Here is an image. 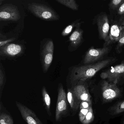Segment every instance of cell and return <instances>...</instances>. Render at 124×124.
I'll use <instances>...</instances> for the list:
<instances>
[{"label": "cell", "instance_id": "cell-1", "mask_svg": "<svg viewBox=\"0 0 124 124\" xmlns=\"http://www.w3.org/2000/svg\"><path fill=\"white\" fill-rule=\"evenodd\" d=\"M117 60L116 57H109L96 63L74 67L70 75L72 87L78 83L86 82L100 70L114 63Z\"/></svg>", "mask_w": 124, "mask_h": 124}, {"label": "cell", "instance_id": "cell-2", "mask_svg": "<svg viewBox=\"0 0 124 124\" xmlns=\"http://www.w3.org/2000/svg\"><path fill=\"white\" fill-rule=\"evenodd\" d=\"M93 23L96 24L97 26L99 38L104 41L103 46H109V34L110 26L106 13L101 12L97 14L93 20Z\"/></svg>", "mask_w": 124, "mask_h": 124}, {"label": "cell", "instance_id": "cell-3", "mask_svg": "<svg viewBox=\"0 0 124 124\" xmlns=\"http://www.w3.org/2000/svg\"><path fill=\"white\" fill-rule=\"evenodd\" d=\"M28 9L35 16L42 20L55 21L59 19V15L53 10L43 4L31 3L28 6Z\"/></svg>", "mask_w": 124, "mask_h": 124}, {"label": "cell", "instance_id": "cell-4", "mask_svg": "<svg viewBox=\"0 0 124 124\" xmlns=\"http://www.w3.org/2000/svg\"><path fill=\"white\" fill-rule=\"evenodd\" d=\"M112 49L111 46L95 48L91 46L85 52L83 61V64L96 63L104 60Z\"/></svg>", "mask_w": 124, "mask_h": 124}, {"label": "cell", "instance_id": "cell-5", "mask_svg": "<svg viewBox=\"0 0 124 124\" xmlns=\"http://www.w3.org/2000/svg\"><path fill=\"white\" fill-rule=\"evenodd\" d=\"M101 85L103 101L104 103L112 101L121 95V91L116 84L103 80Z\"/></svg>", "mask_w": 124, "mask_h": 124}, {"label": "cell", "instance_id": "cell-6", "mask_svg": "<svg viewBox=\"0 0 124 124\" xmlns=\"http://www.w3.org/2000/svg\"><path fill=\"white\" fill-rule=\"evenodd\" d=\"M68 102L67 94L62 84H59L55 111V119L59 121L68 112Z\"/></svg>", "mask_w": 124, "mask_h": 124}, {"label": "cell", "instance_id": "cell-7", "mask_svg": "<svg viewBox=\"0 0 124 124\" xmlns=\"http://www.w3.org/2000/svg\"><path fill=\"white\" fill-rule=\"evenodd\" d=\"M105 72L108 82L117 85L120 84L124 81V60L120 64L109 67Z\"/></svg>", "mask_w": 124, "mask_h": 124}, {"label": "cell", "instance_id": "cell-8", "mask_svg": "<svg viewBox=\"0 0 124 124\" xmlns=\"http://www.w3.org/2000/svg\"><path fill=\"white\" fill-rule=\"evenodd\" d=\"M54 45L51 40H47L43 47L41 56L43 71L46 72L50 66L53 58Z\"/></svg>", "mask_w": 124, "mask_h": 124}, {"label": "cell", "instance_id": "cell-9", "mask_svg": "<svg viewBox=\"0 0 124 124\" xmlns=\"http://www.w3.org/2000/svg\"><path fill=\"white\" fill-rule=\"evenodd\" d=\"M20 18L18 8L12 4H5L0 8V20L16 21Z\"/></svg>", "mask_w": 124, "mask_h": 124}, {"label": "cell", "instance_id": "cell-10", "mask_svg": "<svg viewBox=\"0 0 124 124\" xmlns=\"http://www.w3.org/2000/svg\"><path fill=\"white\" fill-rule=\"evenodd\" d=\"M16 104L23 119L27 124H43L33 111L18 101H16Z\"/></svg>", "mask_w": 124, "mask_h": 124}, {"label": "cell", "instance_id": "cell-11", "mask_svg": "<svg viewBox=\"0 0 124 124\" xmlns=\"http://www.w3.org/2000/svg\"><path fill=\"white\" fill-rule=\"evenodd\" d=\"M72 88L80 101L92 102L91 96L89 93L86 82L78 83Z\"/></svg>", "mask_w": 124, "mask_h": 124}, {"label": "cell", "instance_id": "cell-12", "mask_svg": "<svg viewBox=\"0 0 124 124\" xmlns=\"http://www.w3.org/2000/svg\"><path fill=\"white\" fill-rule=\"evenodd\" d=\"M23 47L18 44L10 43L0 47L1 56L14 57L20 55L23 52Z\"/></svg>", "mask_w": 124, "mask_h": 124}, {"label": "cell", "instance_id": "cell-13", "mask_svg": "<svg viewBox=\"0 0 124 124\" xmlns=\"http://www.w3.org/2000/svg\"><path fill=\"white\" fill-rule=\"evenodd\" d=\"M82 22H79L75 27V29L69 38L70 45L74 48H77L83 41V31L80 28Z\"/></svg>", "mask_w": 124, "mask_h": 124}, {"label": "cell", "instance_id": "cell-14", "mask_svg": "<svg viewBox=\"0 0 124 124\" xmlns=\"http://www.w3.org/2000/svg\"><path fill=\"white\" fill-rule=\"evenodd\" d=\"M121 26L119 24L114 22L110 26L109 34L108 46L117 42L120 39Z\"/></svg>", "mask_w": 124, "mask_h": 124}, {"label": "cell", "instance_id": "cell-15", "mask_svg": "<svg viewBox=\"0 0 124 124\" xmlns=\"http://www.w3.org/2000/svg\"><path fill=\"white\" fill-rule=\"evenodd\" d=\"M67 101L71 108L74 111H77L80 107L81 101L76 96L72 88H69L67 93Z\"/></svg>", "mask_w": 124, "mask_h": 124}, {"label": "cell", "instance_id": "cell-16", "mask_svg": "<svg viewBox=\"0 0 124 124\" xmlns=\"http://www.w3.org/2000/svg\"><path fill=\"white\" fill-rule=\"evenodd\" d=\"M92 106V102L87 101H81L80 106V111L79 115V119L80 122H82L85 119L90 107Z\"/></svg>", "mask_w": 124, "mask_h": 124}, {"label": "cell", "instance_id": "cell-17", "mask_svg": "<svg viewBox=\"0 0 124 124\" xmlns=\"http://www.w3.org/2000/svg\"><path fill=\"white\" fill-rule=\"evenodd\" d=\"M42 93L44 106L48 115L51 116V114L50 111V97L45 87H43L42 88Z\"/></svg>", "mask_w": 124, "mask_h": 124}, {"label": "cell", "instance_id": "cell-18", "mask_svg": "<svg viewBox=\"0 0 124 124\" xmlns=\"http://www.w3.org/2000/svg\"><path fill=\"white\" fill-rule=\"evenodd\" d=\"M124 112V101H120L112 106L109 109V112L112 115H116Z\"/></svg>", "mask_w": 124, "mask_h": 124}, {"label": "cell", "instance_id": "cell-19", "mask_svg": "<svg viewBox=\"0 0 124 124\" xmlns=\"http://www.w3.org/2000/svg\"><path fill=\"white\" fill-rule=\"evenodd\" d=\"M56 1L73 10H78L79 6L74 0H56Z\"/></svg>", "mask_w": 124, "mask_h": 124}, {"label": "cell", "instance_id": "cell-20", "mask_svg": "<svg viewBox=\"0 0 124 124\" xmlns=\"http://www.w3.org/2000/svg\"><path fill=\"white\" fill-rule=\"evenodd\" d=\"M80 20V19L77 20L71 24L67 26L62 31V35L63 37H66L69 35L72 32L74 28L76 27L78 24Z\"/></svg>", "mask_w": 124, "mask_h": 124}, {"label": "cell", "instance_id": "cell-21", "mask_svg": "<svg viewBox=\"0 0 124 124\" xmlns=\"http://www.w3.org/2000/svg\"><path fill=\"white\" fill-rule=\"evenodd\" d=\"M0 124H14L13 120L10 115L2 112L0 114Z\"/></svg>", "mask_w": 124, "mask_h": 124}, {"label": "cell", "instance_id": "cell-22", "mask_svg": "<svg viewBox=\"0 0 124 124\" xmlns=\"http://www.w3.org/2000/svg\"><path fill=\"white\" fill-rule=\"evenodd\" d=\"M124 2V0H112L108 4L109 8L112 11H115Z\"/></svg>", "mask_w": 124, "mask_h": 124}, {"label": "cell", "instance_id": "cell-23", "mask_svg": "<svg viewBox=\"0 0 124 124\" xmlns=\"http://www.w3.org/2000/svg\"><path fill=\"white\" fill-rule=\"evenodd\" d=\"M94 119V116L92 106L90 107L89 111L87 114L86 115L85 119L82 123L83 124H89L93 121Z\"/></svg>", "mask_w": 124, "mask_h": 124}, {"label": "cell", "instance_id": "cell-24", "mask_svg": "<svg viewBox=\"0 0 124 124\" xmlns=\"http://www.w3.org/2000/svg\"><path fill=\"white\" fill-rule=\"evenodd\" d=\"M5 73L3 72L2 69L0 70V98L2 96V92L5 86Z\"/></svg>", "mask_w": 124, "mask_h": 124}, {"label": "cell", "instance_id": "cell-25", "mask_svg": "<svg viewBox=\"0 0 124 124\" xmlns=\"http://www.w3.org/2000/svg\"><path fill=\"white\" fill-rule=\"evenodd\" d=\"M115 12L116 18H118L117 21L115 22L116 23L119 21V19L124 17V2Z\"/></svg>", "mask_w": 124, "mask_h": 124}, {"label": "cell", "instance_id": "cell-26", "mask_svg": "<svg viewBox=\"0 0 124 124\" xmlns=\"http://www.w3.org/2000/svg\"><path fill=\"white\" fill-rule=\"evenodd\" d=\"M124 46V37L120 39L117 42V44L115 47L116 53L118 54L121 53L122 51L123 47Z\"/></svg>", "mask_w": 124, "mask_h": 124}, {"label": "cell", "instance_id": "cell-27", "mask_svg": "<svg viewBox=\"0 0 124 124\" xmlns=\"http://www.w3.org/2000/svg\"><path fill=\"white\" fill-rule=\"evenodd\" d=\"M14 40V39H9L6 40H0V47H3V46L8 45L11 42L13 41Z\"/></svg>", "mask_w": 124, "mask_h": 124}, {"label": "cell", "instance_id": "cell-28", "mask_svg": "<svg viewBox=\"0 0 124 124\" xmlns=\"http://www.w3.org/2000/svg\"><path fill=\"white\" fill-rule=\"evenodd\" d=\"M116 23L121 26H124V17L119 19V21Z\"/></svg>", "mask_w": 124, "mask_h": 124}, {"label": "cell", "instance_id": "cell-29", "mask_svg": "<svg viewBox=\"0 0 124 124\" xmlns=\"http://www.w3.org/2000/svg\"><path fill=\"white\" fill-rule=\"evenodd\" d=\"M123 37H124V26H121V35H120V39L122 38Z\"/></svg>", "mask_w": 124, "mask_h": 124}, {"label": "cell", "instance_id": "cell-30", "mask_svg": "<svg viewBox=\"0 0 124 124\" xmlns=\"http://www.w3.org/2000/svg\"><path fill=\"white\" fill-rule=\"evenodd\" d=\"M123 124H124V120H123Z\"/></svg>", "mask_w": 124, "mask_h": 124}]
</instances>
